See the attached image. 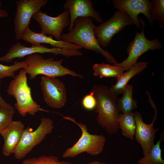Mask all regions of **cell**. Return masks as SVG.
Here are the masks:
<instances>
[{
  "label": "cell",
  "instance_id": "1",
  "mask_svg": "<svg viewBox=\"0 0 164 164\" xmlns=\"http://www.w3.org/2000/svg\"><path fill=\"white\" fill-rule=\"evenodd\" d=\"M95 27L92 18L79 17L75 21L72 29L62 35L61 40L99 53L111 64L117 63L112 55L103 49L99 44L94 33Z\"/></svg>",
  "mask_w": 164,
  "mask_h": 164
},
{
  "label": "cell",
  "instance_id": "2",
  "mask_svg": "<svg viewBox=\"0 0 164 164\" xmlns=\"http://www.w3.org/2000/svg\"><path fill=\"white\" fill-rule=\"evenodd\" d=\"M96 100L94 109L97 113L98 124L110 135L117 132L119 128L118 118L120 112L117 106L118 98L107 86L95 85L92 89Z\"/></svg>",
  "mask_w": 164,
  "mask_h": 164
},
{
  "label": "cell",
  "instance_id": "3",
  "mask_svg": "<svg viewBox=\"0 0 164 164\" xmlns=\"http://www.w3.org/2000/svg\"><path fill=\"white\" fill-rule=\"evenodd\" d=\"M25 61L27 65L23 69L30 80L40 75L54 77L70 75L83 78L81 74L63 66V59L56 60L52 57L45 59L41 54L34 53L28 56Z\"/></svg>",
  "mask_w": 164,
  "mask_h": 164
},
{
  "label": "cell",
  "instance_id": "4",
  "mask_svg": "<svg viewBox=\"0 0 164 164\" xmlns=\"http://www.w3.org/2000/svg\"><path fill=\"white\" fill-rule=\"evenodd\" d=\"M26 74L23 69L9 83L6 90L8 94L13 96L16 100L14 106L19 113L24 117L27 114L35 115L41 110L40 105L34 101L31 89L27 82Z\"/></svg>",
  "mask_w": 164,
  "mask_h": 164
},
{
  "label": "cell",
  "instance_id": "5",
  "mask_svg": "<svg viewBox=\"0 0 164 164\" xmlns=\"http://www.w3.org/2000/svg\"><path fill=\"white\" fill-rule=\"evenodd\" d=\"M63 118L73 121L80 128L81 135L78 141L72 147L67 148L62 155L63 158L74 157L83 152L92 155L100 154L103 151L106 141L104 135L91 134L88 131L86 125L77 122L70 116H63Z\"/></svg>",
  "mask_w": 164,
  "mask_h": 164
},
{
  "label": "cell",
  "instance_id": "6",
  "mask_svg": "<svg viewBox=\"0 0 164 164\" xmlns=\"http://www.w3.org/2000/svg\"><path fill=\"white\" fill-rule=\"evenodd\" d=\"M53 121L50 118L43 117L38 127L33 131L28 126L23 130L22 136L14 153L15 158H24L36 145L40 143L53 129Z\"/></svg>",
  "mask_w": 164,
  "mask_h": 164
},
{
  "label": "cell",
  "instance_id": "7",
  "mask_svg": "<svg viewBox=\"0 0 164 164\" xmlns=\"http://www.w3.org/2000/svg\"><path fill=\"white\" fill-rule=\"evenodd\" d=\"M142 24V29L140 32H137L134 39L129 43L126 51L128 56L122 62L113 64L122 67L125 70H130L138 62L139 57L143 53L150 50L160 49L163 46L157 38L150 40L147 39L144 33L145 23L140 17H138Z\"/></svg>",
  "mask_w": 164,
  "mask_h": 164
},
{
  "label": "cell",
  "instance_id": "8",
  "mask_svg": "<svg viewBox=\"0 0 164 164\" xmlns=\"http://www.w3.org/2000/svg\"><path fill=\"white\" fill-rule=\"evenodd\" d=\"M46 53L55 55H61L67 57L82 55V53L79 50L49 48L41 44L32 45L31 46L27 47L18 42L9 48L5 55L0 57V62L9 63L15 58H22L34 53Z\"/></svg>",
  "mask_w": 164,
  "mask_h": 164
},
{
  "label": "cell",
  "instance_id": "9",
  "mask_svg": "<svg viewBox=\"0 0 164 164\" xmlns=\"http://www.w3.org/2000/svg\"><path fill=\"white\" fill-rule=\"evenodd\" d=\"M134 23L125 12L118 10L108 20L95 27L94 33L100 46L107 47L113 36L128 26Z\"/></svg>",
  "mask_w": 164,
  "mask_h": 164
},
{
  "label": "cell",
  "instance_id": "10",
  "mask_svg": "<svg viewBox=\"0 0 164 164\" xmlns=\"http://www.w3.org/2000/svg\"><path fill=\"white\" fill-rule=\"evenodd\" d=\"M48 2V0L16 1V10L14 19L16 39H21L22 35L29 27L31 18L45 6Z\"/></svg>",
  "mask_w": 164,
  "mask_h": 164
},
{
  "label": "cell",
  "instance_id": "11",
  "mask_svg": "<svg viewBox=\"0 0 164 164\" xmlns=\"http://www.w3.org/2000/svg\"><path fill=\"white\" fill-rule=\"evenodd\" d=\"M40 85L43 98L49 107L55 109L63 107L67 101L66 88L64 84L56 77L43 76Z\"/></svg>",
  "mask_w": 164,
  "mask_h": 164
},
{
  "label": "cell",
  "instance_id": "12",
  "mask_svg": "<svg viewBox=\"0 0 164 164\" xmlns=\"http://www.w3.org/2000/svg\"><path fill=\"white\" fill-rule=\"evenodd\" d=\"M32 18L39 24L41 33L53 36L57 40H61L62 32L69 26L70 23V14L67 9L55 17L48 15L40 10Z\"/></svg>",
  "mask_w": 164,
  "mask_h": 164
},
{
  "label": "cell",
  "instance_id": "13",
  "mask_svg": "<svg viewBox=\"0 0 164 164\" xmlns=\"http://www.w3.org/2000/svg\"><path fill=\"white\" fill-rule=\"evenodd\" d=\"M149 102L155 111L154 116L151 123L147 124L145 123L139 111H137L133 112L136 124L135 138L141 146L143 155L147 154L154 145L155 134L160 129L159 128H155L153 127L158 111L152 101L151 100Z\"/></svg>",
  "mask_w": 164,
  "mask_h": 164
},
{
  "label": "cell",
  "instance_id": "14",
  "mask_svg": "<svg viewBox=\"0 0 164 164\" xmlns=\"http://www.w3.org/2000/svg\"><path fill=\"white\" fill-rule=\"evenodd\" d=\"M114 7L126 13L138 29L142 24L138 18L139 14H143L152 26L154 24L151 13V1L149 0H113Z\"/></svg>",
  "mask_w": 164,
  "mask_h": 164
},
{
  "label": "cell",
  "instance_id": "15",
  "mask_svg": "<svg viewBox=\"0 0 164 164\" xmlns=\"http://www.w3.org/2000/svg\"><path fill=\"white\" fill-rule=\"evenodd\" d=\"M93 3L90 0H67L63 5L65 9L68 10L70 14V23L68 29L73 28L75 20L79 17H90L97 22H103L100 13L93 7Z\"/></svg>",
  "mask_w": 164,
  "mask_h": 164
},
{
  "label": "cell",
  "instance_id": "16",
  "mask_svg": "<svg viewBox=\"0 0 164 164\" xmlns=\"http://www.w3.org/2000/svg\"><path fill=\"white\" fill-rule=\"evenodd\" d=\"M23 123L20 121H12L1 132L4 143L2 148L3 155L8 156L14 153L21 138L24 129Z\"/></svg>",
  "mask_w": 164,
  "mask_h": 164
},
{
  "label": "cell",
  "instance_id": "17",
  "mask_svg": "<svg viewBox=\"0 0 164 164\" xmlns=\"http://www.w3.org/2000/svg\"><path fill=\"white\" fill-rule=\"evenodd\" d=\"M53 36H47L34 32L29 27L26 30L21 37V39L32 45H40L41 43L50 44L52 48L70 50H79L82 47L75 44L70 43L63 40L54 39Z\"/></svg>",
  "mask_w": 164,
  "mask_h": 164
},
{
  "label": "cell",
  "instance_id": "18",
  "mask_svg": "<svg viewBox=\"0 0 164 164\" xmlns=\"http://www.w3.org/2000/svg\"><path fill=\"white\" fill-rule=\"evenodd\" d=\"M148 62H137L130 70L123 72L118 78L116 83L109 88L110 91L114 95L122 94L129 80L146 68Z\"/></svg>",
  "mask_w": 164,
  "mask_h": 164
},
{
  "label": "cell",
  "instance_id": "19",
  "mask_svg": "<svg viewBox=\"0 0 164 164\" xmlns=\"http://www.w3.org/2000/svg\"><path fill=\"white\" fill-rule=\"evenodd\" d=\"M119 128L124 136L131 140L135 138L136 124L133 113H120L118 118Z\"/></svg>",
  "mask_w": 164,
  "mask_h": 164
},
{
  "label": "cell",
  "instance_id": "20",
  "mask_svg": "<svg viewBox=\"0 0 164 164\" xmlns=\"http://www.w3.org/2000/svg\"><path fill=\"white\" fill-rule=\"evenodd\" d=\"M133 85L127 84L122 93V96L118 99L117 106L120 113H129L136 109L137 104L133 97Z\"/></svg>",
  "mask_w": 164,
  "mask_h": 164
},
{
  "label": "cell",
  "instance_id": "21",
  "mask_svg": "<svg viewBox=\"0 0 164 164\" xmlns=\"http://www.w3.org/2000/svg\"><path fill=\"white\" fill-rule=\"evenodd\" d=\"M94 76L103 77L118 78L125 70L123 67L111 65L103 63H96L92 66Z\"/></svg>",
  "mask_w": 164,
  "mask_h": 164
},
{
  "label": "cell",
  "instance_id": "22",
  "mask_svg": "<svg viewBox=\"0 0 164 164\" xmlns=\"http://www.w3.org/2000/svg\"><path fill=\"white\" fill-rule=\"evenodd\" d=\"M161 140L158 141L149 152L138 161V164H164L162 157L160 144Z\"/></svg>",
  "mask_w": 164,
  "mask_h": 164
},
{
  "label": "cell",
  "instance_id": "23",
  "mask_svg": "<svg viewBox=\"0 0 164 164\" xmlns=\"http://www.w3.org/2000/svg\"><path fill=\"white\" fill-rule=\"evenodd\" d=\"M151 13L153 20L159 22V27H164V0H152L151 1Z\"/></svg>",
  "mask_w": 164,
  "mask_h": 164
},
{
  "label": "cell",
  "instance_id": "24",
  "mask_svg": "<svg viewBox=\"0 0 164 164\" xmlns=\"http://www.w3.org/2000/svg\"><path fill=\"white\" fill-rule=\"evenodd\" d=\"M22 164H72L68 162L60 161L58 157L54 155H43L38 157H32L24 160Z\"/></svg>",
  "mask_w": 164,
  "mask_h": 164
},
{
  "label": "cell",
  "instance_id": "25",
  "mask_svg": "<svg viewBox=\"0 0 164 164\" xmlns=\"http://www.w3.org/2000/svg\"><path fill=\"white\" fill-rule=\"evenodd\" d=\"M27 63L25 60L18 62L15 61L12 65H5L0 63V80L6 77H15V71L20 69H23L27 66Z\"/></svg>",
  "mask_w": 164,
  "mask_h": 164
},
{
  "label": "cell",
  "instance_id": "26",
  "mask_svg": "<svg viewBox=\"0 0 164 164\" xmlns=\"http://www.w3.org/2000/svg\"><path fill=\"white\" fill-rule=\"evenodd\" d=\"M15 113L14 108L0 106V134L12 121Z\"/></svg>",
  "mask_w": 164,
  "mask_h": 164
},
{
  "label": "cell",
  "instance_id": "27",
  "mask_svg": "<svg viewBox=\"0 0 164 164\" xmlns=\"http://www.w3.org/2000/svg\"><path fill=\"white\" fill-rule=\"evenodd\" d=\"M81 104L83 108L87 111H91L94 109L96 100L92 91L84 96L81 101Z\"/></svg>",
  "mask_w": 164,
  "mask_h": 164
},
{
  "label": "cell",
  "instance_id": "28",
  "mask_svg": "<svg viewBox=\"0 0 164 164\" xmlns=\"http://www.w3.org/2000/svg\"><path fill=\"white\" fill-rule=\"evenodd\" d=\"M1 84V81L0 80V87ZM0 106L8 108H14L12 105L6 102V101L1 96L0 93Z\"/></svg>",
  "mask_w": 164,
  "mask_h": 164
},
{
  "label": "cell",
  "instance_id": "29",
  "mask_svg": "<svg viewBox=\"0 0 164 164\" xmlns=\"http://www.w3.org/2000/svg\"><path fill=\"white\" fill-rule=\"evenodd\" d=\"M9 15V13L6 10L0 8V17H6Z\"/></svg>",
  "mask_w": 164,
  "mask_h": 164
},
{
  "label": "cell",
  "instance_id": "30",
  "mask_svg": "<svg viewBox=\"0 0 164 164\" xmlns=\"http://www.w3.org/2000/svg\"><path fill=\"white\" fill-rule=\"evenodd\" d=\"M89 164H107V163L103 162H100L97 161H94L93 162H91Z\"/></svg>",
  "mask_w": 164,
  "mask_h": 164
},
{
  "label": "cell",
  "instance_id": "31",
  "mask_svg": "<svg viewBox=\"0 0 164 164\" xmlns=\"http://www.w3.org/2000/svg\"><path fill=\"white\" fill-rule=\"evenodd\" d=\"M2 5V2L1 0H0V8H1Z\"/></svg>",
  "mask_w": 164,
  "mask_h": 164
}]
</instances>
